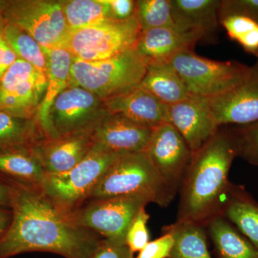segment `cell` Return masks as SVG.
<instances>
[{
  "label": "cell",
  "mask_w": 258,
  "mask_h": 258,
  "mask_svg": "<svg viewBox=\"0 0 258 258\" xmlns=\"http://www.w3.org/2000/svg\"><path fill=\"white\" fill-rule=\"evenodd\" d=\"M11 186L13 217L0 239V258L31 252L88 258L102 237L76 224L38 187L3 177Z\"/></svg>",
  "instance_id": "6da1fadb"
},
{
  "label": "cell",
  "mask_w": 258,
  "mask_h": 258,
  "mask_svg": "<svg viewBox=\"0 0 258 258\" xmlns=\"http://www.w3.org/2000/svg\"><path fill=\"white\" fill-rule=\"evenodd\" d=\"M236 157L237 145L231 127H220L203 147L193 153L179 189L176 222L205 226L220 215Z\"/></svg>",
  "instance_id": "7a4b0ae2"
},
{
  "label": "cell",
  "mask_w": 258,
  "mask_h": 258,
  "mask_svg": "<svg viewBox=\"0 0 258 258\" xmlns=\"http://www.w3.org/2000/svg\"><path fill=\"white\" fill-rule=\"evenodd\" d=\"M147 68L136 47L106 60L74 58L70 85L81 86L106 101L139 87Z\"/></svg>",
  "instance_id": "3957f363"
},
{
  "label": "cell",
  "mask_w": 258,
  "mask_h": 258,
  "mask_svg": "<svg viewBox=\"0 0 258 258\" xmlns=\"http://www.w3.org/2000/svg\"><path fill=\"white\" fill-rule=\"evenodd\" d=\"M128 196L145 197L160 207H167L173 200L144 152L118 156L87 201Z\"/></svg>",
  "instance_id": "277c9868"
},
{
  "label": "cell",
  "mask_w": 258,
  "mask_h": 258,
  "mask_svg": "<svg viewBox=\"0 0 258 258\" xmlns=\"http://www.w3.org/2000/svg\"><path fill=\"white\" fill-rule=\"evenodd\" d=\"M118 156L93 147L87 157L69 171L45 174L39 189L56 206L71 213L87 201Z\"/></svg>",
  "instance_id": "5b68a950"
},
{
  "label": "cell",
  "mask_w": 258,
  "mask_h": 258,
  "mask_svg": "<svg viewBox=\"0 0 258 258\" xmlns=\"http://www.w3.org/2000/svg\"><path fill=\"white\" fill-rule=\"evenodd\" d=\"M142 32L136 11L127 20H107L70 31L62 47L79 60H106L137 47Z\"/></svg>",
  "instance_id": "8992f818"
},
{
  "label": "cell",
  "mask_w": 258,
  "mask_h": 258,
  "mask_svg": "<svg viewBox=\"0 0 258 258\" xmlns=\"http://www.w3.org/2000/svg\"><path fill=\"white\" fill-rule=\"evenodd\" d=\"M169 63L182 79L189 96L211 98L227 92L248 74L250 66L235 60L217 61L192 49L176 53Z\"/></svg>",
  "instance_id": "52a82bcc"
},
{
  "label": "cell",
  "mask_w": 258,
  "mask_h": 258,
  "mask_svg": "<svg viewBox=\"0 0 258 258\" xmlns=\"http://www.w3.org/2000/svg\"><path fill=\"white\" fill-rule=\"evenodd\" d=\"M109 113L105 101L95 93L81 86L70 85L50 107L45 136L93 133Z\"/></svg>",
  "instance_id": "ba28073f"
},
{
  "label": "cell",
  "mask_w": 258,
  "mask_h": 258,
  "mask_svg": "<svg viewBox=\"0 0 258 258\" xmlns=\"http://www.w3.org/2000/svg\"><path fill=\"white\" fill-rule=\"evenodd\" d=\"M3 16L45 48L62 47L69 33L61 0H8Z\"/></svg>",
  "instance_id": "9c48e42d"
},
{
  "label": "cell",
  "mask_w": 258,
  "mask_h": 258,
  "mask_svg": "<svg viewBox=\"0 0 258 258\" xmlns=\"http://www.w3.org/2000/svg\"><path fill=\"white\" fill-rule=\"evenodd\" d=\"M149 203L150 200L142 196L89 200L71 215L76 224L102 238L125 243L129 226Z\"/></svg>",
  "instance_id": "30bf717a"
},
{
  "label": "cell",
  "mask_w": 258,
  "mask_h": 258,
  "mask_svg": "<svg viewBox=\"0 0 258 258\" xmlns=\"http://www.w3.org/2000/svg\"><path fill=\"white\" fill-rule=\"evenodd\" d=\"M143 152L174 200L192 158L189 146L170 123H164L153 129Z\"/></svg>",
  "instance_id": "8fae6325"
},
{
  "label": "cell",
  "mask_w": 258,
  "mask_h": 258,
  "mask_svg": "<svg viewBox=\"0 0 258 258\" xmlns=\"http://www.w3.org/2000/svg\"><path fill=\"white\" fill-rule=\"evenodd\" d=\"M46 86L45 76L17 59L0 79V111L20 118L37 117Z\"/></svg>",
  "instance_id": "7c38bea8"
},
{
  "label": "cell",
  "mask_w": 258,
  "mask_h": 258,
  "mask_svg": "<svg viewBox=\"0 0 258 258\" xmlns=\"http://www.w3.org/2000/svg\"><path fill=\"white\" fill-rule=\"evenodd\" d=\"M208 100L219 127L258 121V58L238 85Z\"/></svg>",
  "instance_id": "4fadbf2b"
},
{
  "label": "cell",
  "mask_w": 258,
  "mask_h": 258,
  "mask_svg": "<svg viewBox=\"0 0 258 258\" xmlns=\"http://www.w3.org/2000/svg\"><path fill=\"white\" fill-rule=\"evenodd\" d=\"M169 119L192 153L203 147L220 128L208 98L200 97L189 96L169 106Z\"/></svg>",
  "instance_id": "5bb4252c"
},
{
  "label": "cell",
  "mask_w": 258,
  "mask_h": 258,
  "mask_svg": "<svg viewBox=\"0 0 258 258\" xmlns=\"http://www.w3.org/2000/svg\"><path fill=\"white\" fill-rule=\"evenodd\" d=\"M93 147L92 133L45 137L31 147L45 174L66 172L79 164Z\"/></svg>",
  "instance_id": "9a60e30c"
},
{
  "label": "cell",
  "mask_w": 258,
  "mask_h": 258,
  "mask_svg": "<svg viewBox=\"0 0 258 258\" xmlns=\"http://www.w3.org/2000/svg\"><path fill=\"white\" fill-rule=\"evenodd\" d=\"M152 131L123 115L110 112L93 132V147L117 155L143 152Z\"/></svg>",
  "instance_id": "2e32d148"
},
{
  "label": "cell",
  "mask_w": 258,
  "mask_h": 258,
  "mask_svg": "<svg viewBox=\"0 0 258 258\" xmlns=\"http://www.w3.org/2000/svg\"><path fill=\"white\" fill-rule=\"evenodd\" d=\"M104 101L111 113L123 115L149 128L169 123V106L139 86Z\"/></svg>",
  "instance_id": "e0dca14e"
},
{
  "label": "cell",
  "mask_w": 258,
  "mask_h": 258,
  "mask_svg": "<svg viewBox=\"0 0 258 258\" xmlns=\"http://www.w3.org/2000/svg\"><path fill=\"white\" fill-rule=\"evenodd\" d=\"M200 40L195 34L175 28H154L142 32L136 48L148 64L169 62L180 51L193 50Z\"/></svg>",
  "instance_id": "ac0fdd59"
},
{
  "label": "cell",
  "mask_w": 258,
  "mask_h": 258,
  "mask_svg": "<svg viewBox=\"0 0 258 258\" xmlns=\"http://www.w3.org/2000/svg\"><path fill=\"white\" fill-rule=\"evenodd\" d=\"M174 27L203 39L220 25L221 0H170Z\"/></svg>",
  "instance_id": "d6986e66"
},
{
  "label": "cell",
  "mask_w": 258,
  "mask_h": 258,
  "mask_svg": "<svg viewBox=\"0 0 258 258\" xmlns=\"http://www.w3.org/2000/svg\"><path fill=\"white\" fill-rule=\"evenodd\" d=\"M258 249V203L242 185L230 183L220 215Z\"/></svg>",
  "instance_id": "ffe728a7"
},
{
  "label": "cell",
  "mask_w": 258,
  "mask_h": 258,
  "mask_svg": "<svg viewBox=\"0 0 258 258\" xmlns=\"http://www.w3.org/2000/svg\"><path fill=\"white\" fill-rule=\"evenodd\" d=\"M42 48L47 57V86L37 118L45 135L50 107L56 98L71 84V69L74 57L64 47L45 48L42 47Z\"/></svg>",
  "instance_id": "44dd1931"
},
{
  "label": "cell",
  "mask_w": 258,
  "mask_h": 258,
  "mask_svg": "<svg viewBox=\"0 0 258 258\" xmlns=\"http://www.w3.org/2000/svg\"><path fill=\"white\" fill-rule=\"evenodd\" d=\"M217 258H258V249L222 215L205 225Z\"/></svg>",
  "instance_id": "7402d4cb"
},
{
  "label": "cell",
  "mask_w": 258,
  "mask_h": 258,
  "mask_svg": "<svg viewBox=\"0 0 258 258\" xmlns=\"http://www.w3.org/2000/svg\"><path fill=\"white\" fill-rule=\"evenodd\" d=\"M139 87L168 106L189 96L182 79L169 62L148 64L147 74Z\"/></svg>",
  "instance_id": "603a6c76"
},
{
  "label": "cell",
  "mask_w": 258,
  "mask_h": 258,
  "mask_svg": "<svg viewBox=\"0 0 258 258\" xmlns=\"http://www.w3.org/2000/svg\"><path fill=\"white\" fill-rule=\"evenodd\" d=\"M45 137L37 117L20 118L0 111V154L32 147Z\"/></svg>",
  "instance_id": "cb8c5ba5"
},
{
  "label": "cell",
  "mask_w": 258,
  "mask_h": 258,
  "mask_svg": "<svg viewBox=\"0 0 258 258\" xmlns=\"http://www.w3.org/2000/svg\"><path fill=\"white\" fill-rule=\"evenodd\" d=\"M163 232H169L174 237L169 258H213L209 249L205 226L175 222L164 227Z\"/></svg>",
  "instance_id": "d4e9b609"
},
{
  "label": "cell",
  "mask_w": 258,
  "mask_h": 258,
  "mask_svg": "<svg viewBox=\"0 0 258 258\" xmlns=\"http://www.w3.org/2000/svg\"><path fill=\"white\" fill-rule=\"evenodd\" d=\"M0 173L7 179L38 188L45 176L31 147L0 154Z\"/></svg>",
  "instance_id": "484cf974"
},
{
  "label": "cell",
  "mask_w": 258,
  "mask_h": 258,
  "mask_svg": "<svg viewBox=\"0 0 258 258\" xmlns=\"http://www.w3.org/2000/svg\"><path fill=\"white\" fill-rule=\"evenodd\" d=\"M61 5L69 32L113 20L108 0H61Z\"/></svg>",
  "instance_id": "4316f807"
},
{
  "label": "cell",
  "mask_w": 258,
  "mask_h": 258,
  "mask_svg": "<svg viewBox=\"0 0 258 258\" xmlns=\"http://www.w3.org/2000/svg\"><path fill=\"white\" fill-rule=\"evenodd\" d=\"M5 37L18 58L32 64L40 74L47 77L46 55L33 37L18 27L7 23Z\"/></svg>",
  "instance_id": "83f0119b"
},
{
  "label": "cell",
  "mask_w": 258,
  "mask_h": 258,
  "mask_svg": "<svg viewBox=\"0 0 258 258\" xmlns=\"http://www.w3.org/2000/svg\"><path fill=\"white\" fill-rule=\"evenodd\" d=\"M137 15L142 31L159 28H175L170 0H139Z\"/></svg>",
  "instance_id": "f1b7e54d"
},
{
  "label": "cell",
  "mask_w": 258,
  "mask_h": 258,
  "mask_svg": "<svg viewBox=\"0 0 258 258\" xmlns=\"http://www.w3.org/2000/svg\"><path fill=\"white\" fill-rule=\"evenodd\" d=\"M231 128L235 136L237 157L258 166V121Z\"/></svg>",
  "instance_id": "f546056e"
},
{
  "label": "cell",
  "mask_w": 258,
  "mask_h": 258,
  "mask_svg": "<svg viewBox=\"0 0 258 258\" xmlns=\"http://www.w3.org/2000/svg\"><path fill=\"white\" fill-rule=\"evenodd\" d=\"M150 215L142 209L129 226L125 236V244L132 252H140L150 241L147 223Z\"/></svg>",
  "instance_id": "4dcf8cb0"
},
{
  "label": "cell",
  "mask_w": 258,
  "mask_h": 258,
  "mask_svg": "<svg viewBox=\"0 0 258 258\" xmlns=\"http://www.w3.org/2000/svg\"><path fill=\"white\" fill-rule=\"evenodd\" d=\"M240 15L258 23V0H221L219 9V20Z\"/></svg>",
  "instance_id": "1f68e13d"
},
{
  "label": "cell",
  "mask_w": 258,
  "mask_h": 258,
  "mask_svg": "<svg viewBox=\"0 0 258 258\" xmlns=\"http://www.w3.org/2000/svg\"><path fill=\"white\" fill-rule=\"evenodd\" d=\"M230 39L235 41L239 40L249 32L258 26V23L246 17L240 15H231L220 20Z\"/></svg>",
  "instance_id": "d6a6232c"
},
{
  "label": "cell",
  "mask_w": 258,
  "mask_h": 258,
  "mask_svg": "<svg viewBox=\"0 0 258 258\" xmlns=\"http://www.w3.org/2000/svg\"><path fill=\"white\" fill-rule=\"evenodd\" d=\"M174 237L169 232L150 241L135 258H169L174 246Z\"/></svg>",
  "instance_id": "836d02e7"
},
{
  "label": "cell",
  "mask_w": 258,
  "mask_h": 258,
  "mask_svg": "<svg viewBox=\"0 0 258 258\" xmlns=\"http://www.w3.org/2000/svg\"><path fill=\"white\" fill-rule=\"evenodd\" d=\"M88 258H135L125 242L101 239Z\"/></svg>",
  "instance_id": "e575fe53"
},
{
  "label": "cell",
  "mask_w": 258,
  "mask_h": 258,
  "mask_svg": "<svg viewBox=\"0 0 258 258\" xmlns=\"http://www.w3.org/2000/svg\"><path fill=\"white\" fill-rule=\"evenodd\" d=\"M5 25L6 21L3 15L0 14V79L5 71L18 58L16 53L5 39Z\"/></svg>",
  "instance_id": "d590c367"
},
{
  "label": "cell",
  "mask_w": 258,
  "mask_h": 258,
  "mask_svg": "<svg viewBox=\"0 0 258 258\" xmlns=\"http://www.w3.org/2000/svg\"><path fill=\"white\" fill-rule=\"evenodd\" d=\"M113 20H124L132 18L137 11V1L134 0H108Z\"/></svg>",
  "instance_id": "8d00e7d4"
},
{
  "label": "cell",
  "mask_w": 258,
  "mask_h": 258,
  "mask_svg": "<svg viewBox=\"0 0 258 258\" xmlns=\"http://www.w3.org/2000/svg\"><path fill=\"white\" fill-rule=\"evenodd\" d=\"M239 44L246 52L258 56V26L239 40Z\"/></svg>",
  "instance_id": "74e56055"
},
{
  "label": "cell",
  "mask_w": 258,
  "mask_h": 258,
  "mask_svg": "<svg viewBox=\"0 0 258 258\" xmlns=\"http://www.w3.org/2000/svg\"><path fill=\"white\" fill-rule=\"evenodd\" d=\"M11 186L3 177H0V207L10 208Z\"/></svg>",
  "instance_id": "f35d334b"
},
{
  "label": "cell",
  "mask_w": 258,
  "mask_h": 258,
  "mask_svg": "<svg viewBox=\"0 0 258 258\" xmlns=\"http://www.w3.org/2000/svg\"><path fill=\"white\" fill-rule=\"evenodd\" d=\"M12 210L10 208L0 207V239L6 233L12 221Z\"/></svg>",
  "instance_id": "ab89813d"
},
{
  "label": "cell",
  "mask_w": 258,
  "mask_h": 258,
  "mask_svg": "<svg viewBox=\"0 0 258 258\" xmlns=\"http://www.w3.org/2000/svg\"><path fill=\"white\" fill-rule=\"evenodd\" d=\"M8 3V0H0V14L3 15Z\"/></svg>",
  "instance_id": "60d3db41"
},
{
  "label": "cell",
  "mask_w": 258,
  "mask_h": 258,
  "mask_svg": "<svg viewBox=\"0 0 258 258\" xmlns=\"http://www.w3.org/2000/svg\"><path fill=\"white\" fill-rule=\"evenodd\" d=\"M257 58H258V56H257Z\"/></svg>",
  "instance_id": "b9f144b4"
}]
</instances>
